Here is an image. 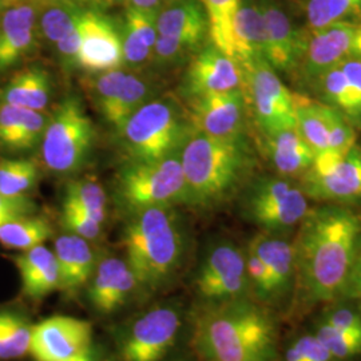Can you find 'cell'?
Segmentation results:
<instances>
[{
  "mask_svg": "<svg viewBox=\"0 0 361 361\" xmlns=\"http://www.w3.org/2000/svg\"><path fill=\"white\" fill-rule=\"evenodd\" d=\"M296 129L302 140L310 145L314 154L329 149L328 131L324 121L322 104L307 94H295Z\"/></svg>",
  "mask_w": 361,
  "mask_h": 361,
  "instance_id": "35",
  "label": "cell"
},
{
  "mask_svg": "<svg viewBox=\"0 0 361 361\" xmlns=\"http://www.w3.org/2000/svg\"><path fill=\"white\" fill-rule=\"evenodd\" d=\"M75 361H111L110 360V355L106 352L104 347H101L99 344L94 343V345L91 347L90 350L87 353H85L82 357H79Z\"/></svg>",
  "mask_w": 361,
  "mask_h": 361,
  "instance_id": "51",
  "label": "cell"
},
{
  "mask_svg": "<svg viewBox=\"0 0 361 361\" xmlns=\"http://www.w3.org/2000/svg\"><path fill=\"white\" fill-rule=\"evenodd\" d=\"M52 235L54 228L50 219L35 213L4 224L0 228V245L25 252L43 245Z\"/></svg>",
  "mask_w": 361,
  "mask_h": 361,
  "instance_id": "33",
  "label": "cell"
},
{
  "mask_svg": "<svg viewBox=\"0 0 361 361\" xmlns=\"http://www.w3.org/2000/svg\"><path fill=\"white\" fill-rule=\"evenodd\" d=\"M361 240V213L350 205L310 207L293 238L296 277L293 308L336 302Z\"/></svg>",
  "mask_w": 361,
  "mask_h": 361,
  "instance_id": "1",
  "label": "cell"
},
{
  "mask_svg": "<svg viewBox=\"0 0 361 361\" xmlns=\"http://www.w3.org/2000/svg\"><path fill=\"white\" fill-rule=\"evenodd\" d=\"M186 207L214 209L226 204L250 180L256 154L247 137L219 138L194 131L180 152Z\"/></svg>",
  "mask_w": 361,
  "mask_h": 361,
  "instance_id": "4",
  "label": "cell"
},
{
  "mask_svg": "<svg viewBox=\"0 0 361 361\" xmlns=\"http://www.w3.org/2000/svg\"><path fill=\"white\" fill-rule=\"evenodd\" d=\"M189 332L185 305L176 298L159 300L110 329V360L174 361Z\"/></svg>",
  "mask_w": 361,
  "mask_h": 361,
  "instance_id": "5",
  "label": "cell"
},
{
  "mask_svg": "<svg viewBox=\"0 0 361 361\" xmlns=\"http://www.w3.org/2000/svg\"><path fill=\"white\" fill-rule=\"evenodd\" d=\"M337 301L348 302L361 312V240L349 271L348 279L343 286V290Z\"/></svg>",
  "mask_w": 361,
  "mask_h": 361,
  "instance_id": "48",
  "label": "cell"
},
{
  "mask_svg": "<svg viewBox=\"0 0 361 361\" xmlns=\"http://www.w3.org/2000/svg\"><path fill=\"white\" fill-rule=\"evenodd\" d=\"M245 258L246 271H247L252 298H255L256 301L267 307H274L276 301H274L273 284H271V274L267 269L265 264L247 246L245 249Z\"/></svg>",
  "mask_w": 361,
  "mask_h": 361,
  "instance_id": "42",
  "label": "cell"
},
{
  "mask_svg": "<svg viewBox=\"0 0 361 361\" xmlns=\"http://www.w3.org/2000/svg\"><path fill=\"white\" fill-rule=\"evenodd\" d=\"M305 195L320 204H361V147L347 153L325 150L314 155L310 168L298 178Z\"/></svg>",
  "mask_w": 361,
  "mask_h": 361,
  "instance_id": "12",
  "label": "cell"
},
{
  "mask_svg": "<svg viewBox=\"0 0 361 361\" xmlns=\"http://www.w3.org/2000/svg\"><path fill=\"white\" fill-rule=\"evenodd\" d=\"M305 361H337L314 334L297 337Z\"/></svg>",
  "mask_w": 361,
  "mask_h": 361,
  "instance_id": "49",
  "label": "cell"
},
{
  "mask_svg": "<svg viewBox=\"0 0 361 361\" xmlns=\"http://www.w3.org/2000/svg\"><path fill=\"white\" fill-rule=\"evenodd\" d=\"M194 54H195L194 50L178 40L158 35V38L155 40L154 49L152 52V58L155 65L169 67V66L180 65L188 58H192Z\"/></svg>",
  "mask_w": 361,
  "mask_h": 361,
  "instance_id": "44",
  "label": "cell"
},
{
  "mask_svg": "<svg viewBox=\"0 0 361 361\" xmlns=\"http://www.w3.org/2000/svg\"><path fill=\"white\" fill-rule=\"evenodd\" d=\"M168 0H126V7L130 8H135L140 11L145 13H159V10L162 8V6L166 3Z\"/></svg>",
  "mask_w": 361,
  "mask_h": 361,
  "instance_id": "50",
  "label": "cell"
},
{
  "mask_svg": "<svg viewBox=\"0 0 361 361\" xmlns=\"http://www.w3.org/2000/svg\"><path fill=\"white\" fill-rule=\"evenodd\" d=\"M114 201L126 219L152 207H186L180 153L153 162H128L116 174Z\"/></svg>",
  "mask_w": 361,
  "mask_h": 361,
  "instance_id": "7",
  "label": "cell"
},
{
  "mask_svg": "<svg viewBox=\"0 0 361 361\" xmlns=\"http://www.w3.org/2000/svg\"><path fill=\"white\" fill-rule=\"evenodd\" d=\"M310 207V198L300 183L279 174L249 180L240 197L241 216L261 232H292Z\"/></svg>",
  "mask_w": 361,
  "mask_h": 361,
  "instance_id": "8",
  "label": "cell"
},
{
  "mask_svg": "<svg viewBox=\"0 0 361 361\" xmlns=\"http://www.w3.org/2000/svg\"><path fill=\"white\" fill-rule=\"evenodd\" d=\"M233 56L244 66L265 59V26L258 0H241L233 23Z\"/></svg>",
  "mask_w": 361,
  "mask_h": 361,
  "instance_id": "29",
  "label": "cell"
},
{
  "mask_svg": "<svg viewBox=\"0 0 361 361\" xmlns=\"http://www.w3.org/2000/svg\"><path fill=\"white\" fill-rule=\"evenodd\" d=\"M158 35L176 39L197 52L207 43L209 22L198 0H168L157 15Z\"/></svg>",
  "mask_w": 361,
  "mask_h": 361,
  "instance_id": "23",
  "label": "cell"
},
{
  "mask_svg": "<svg viewBox=\"0 0 361 361\" xmlns=\"http://www.w3.org/2000/svg\"><path fill=\"white\" fill-rule=\"evenodd\" d=\"M152 92L149 80L121 68L97 74L91 87L95 107L116 134L130 116L150 101Z\"/></svg>",
  "mask_w": 361,
  "mask_h": 361,
  "instance_id": "17",
  "label": "cell"
},
{
  "mask_svg": "<svg viewBox=\"0 0 361 361\" xmlns=\"http://www.w3.org/2000/svg\"><path fill=\"white\" fill-rule=\"evenodd\" d=\"M247 247L262 259L271 274L276 305L292 298L296 277L293 240L288 238V234L259 232Z\"/></svg>",
  "mask_w": 361,
  "mask_h": 361,
  "instance_id": "22",
  "label": "cell"
},
{
  "mask_svg": "<svg viewBox=\"0 0 361 361\" xmlns=\"http://www.w3.org/2000/svg\"><path fill=\"white\" fill-rule=\"evenodd\" d=\"M20 276V295L27 304L37 305L54 292L61 290L58 261L51 249L35 246L13 256Z\"/></svg>",
  "mask_w": 361,
  "mask_h": 361,
  "instance_id": "24",
  "label": "cell"
},
{
  "mask_svg": "<svg viewBox=\"0 0 361 361\" xmlns=\"http://www.w3.org/2000/svg\"><path fill=\"white\" fill-rule=\"evenodd\" d=\"M314 335L337 361L348 360L361 355V335L341 332L324 322L316 325Z\"/></svg>",
  "mask_w": 361,
  "mask_h": 361,
  "instance_id": "40",
  "label": "cell"
},
{
  "mask_svg": "<svg viewBox=\"0 0 361 361\" xmlns=\"http://www.w3.org/2000/svg\"><path fill=\"white\" fill-rule=\"evenodd\" d=\"M352 61H361V19L310 32L307 51L295 75L305 87L324 70Z\"/></svg>",
  "mask_w": 361,
  "mask_h": 361,
  "instance_id": "14",
  "label": "cell"
},
{
  "mask_svg": "<svg viewBox=\"0 0 361 361\" xmlns=\"http://www.w3.org/2000/svg\"><path fill=\"white\" fill-rule=\"evenodd\" d=\"M189 344L201 361H279L271 308L252 297L190 312Z\"/></svg>",
  "mask_w": 361,
  "mask_h": 361,
  "instance_id": "2",
  "label": "cell"
},
{
  "mask_svg": "<svg viewBox=\"0 0 361 361\" xmlns=\"http://www.w3.org/2000/svg\"><path fill=\"white\" fill-rule=\"evenodd\" d=\"M243 92L261 135L296 128V99L267 59L241 66Z\"/></svg>",
  "mask_w": 361,
  "mask_h": 361,
  "instance_id": "11",
  "label": "cell"
},
{
  "mask_svg": "<svg viewBox=\"0 0 361 361\" xmlns=\"http://www.w3.org/2000/svg\"><path fill=\"white\" fill-rule=\"evenodd\" d=\"M61 221L66 232L77 234L82 238L89 241L97 240L102 234L104 224L92 219L87 213L79 210L78 207H71L68 204L62 205Z\"/></svg>",
  "mask_w": 361,
  "mask_h": 361,
  "instance_id": "43",
  "label": "cell"
},
{
  "mask_svg": "<svg viewBox=\"0 0 361 361\" xmlns=\"http://www.w3.org/2000/svg\"><path fill=\"white\" fill-rule=\"evenodd\" d=\"M343 82L337 95V111L356 130H361V61L341 63Z\"/></svg>",
  "mask_w": 361,
  "mask_h": 361,
  "instance_id": "39",
  "label": "cell"
},
{
  "mask_svg": "<svg viewBox=\"0 0 361 361\" xmlns=\"http://www.w3.org/2000/svg\"><path fill=\"white\" fill-rule=\"evenodd\" d=\"M52 252L59 267L61 290L70 298L77 296L85 290L97 265L98 255L91 241L66 232L55 238Z\"/></svg>",
  "mask_w": 361,
  "mask_h": 361,
  "instance_id": "25",
  "label": "cell"
},
{
  "mask_svg": "<svg viewBox=\"0 0 361 361\" xmlns=\"http://www.w3.org/2000/svg\"><path fill=\"white\" fill-rule=\"evenodd\" d=\"M83 292L91 310L101 317L114 316L137 301H145L141 285L126 258L111 253L98 256Z\"/></svg>",
  "mask_w": 361,
  "mask_h": 361,
  "instance_id": "13",
  "label": "cell"
},
{
  "mask_svg": "<svg viewBox=\"0 0 361 361\" xmlns=\"http://www.w3.org/2000/svg\"><path fill=\"white\" fill-rule=\"evenodd\" d=\"M121 37L125 65H143L152 58L158 38L157 13L126 7L125 19L121 23Z\"/></svg>",
  "mask_w": 361,
  "mask_h": 361,
  "instance_id": "30",
  "label": "cell"
},
{
  "mask_svg": "<svg viewBox=\"0 0 361 361\" xmlns=\"http://www.w3.org/2000/svg\"><path fill=\"white\" fill-rule=\"evenodd\" d=\"M186 111L195 131L219 138L246 135L249 111L243 90L214 92L189 99Z\"/></svg>",
  "mask_w": 361,
  "mask_h": 361,
  "instance_id": "19",
  "label": "cell"
},
{
  "mask_svg": "<svg viewBox=\"0 0 361 361\" xmlns=\"http://www.w3.org/2000/svg\"><path fill=\"white\" fill-rule=\"evenodd\" d=\"M92 324L66 314H54L34 324L30 356L34 361H75L94 345Z\"/></svg>",
  "mask_w": 361,
  "mask_h": 361,
  "instance_id": "15",
  "label": "cell"
},
{
  "mask_svg": "<svg viewBox=\"0 0 361 361\" xmlns=\"http://www.w3.org/2000/svg\"><path fill=\"white\" fill-rule=\"evenodd\" d=\"M194 131L188 111L164 97L141 106L118 135L128 162H153L180 153Z\"/></svg>",
  "mask_w": 361,
  "mask_h": 361,
  "instance_id": "6",
  "label": "cell"
},
{
  "mask_svg": "<svg viewBox=\"0 0 361 361\" xmlns=\"http://www.w3.org/2000/svg\"><path fill=\"white\" fill-rule=\"evenodd\" d=\"M322 322L341 332L361 335V312L348 302L336 301L335 307L325 312Z\"/></svg>",
  "mask_w": 361,
  "mask_h": 361,
  "instance_id": "45",
  "label": "cell"
},
{
  "mask_svg": "<svg viewBox=\"0 0 361 361\" xmlns=\"http://www.w3.org/2000/svg\"><path fill=\"white\" fill-rule=\"evenodd\" d=\"M265 26V59L280 75L296 73L307 51L310 31L298 26L277 0H258Z\"/></svg>",
  "mask_w": 361,
  "mask_h": 361,
  "instance_id": "16",
  "label": "cell"
},
{
  "mask_svg": "<svg viewBox=\"0 0 361 361\" xmlns=\"http://www.w3.org/2000/svg\"><path fill=\"white\" fill-rule=\"evenodd\" d=\"M34 324L22 298L0 304V361H20L30 356Z\"/></svg>",
  "mask_w": 361,
  "mask_h": 361,
  "instance_id": "28",
  "label": "cell"
},
{
  "mask_svg": "<svg viewBox=\"0 0 361 361\" xmlns=\"http://www.w3.org/2000/svg\"><path fill=\"white\" fill-rule=\"evenodd\" d=\"M47 118L42 111L0 104V150L6 153H25L42 142Z\"/></svg>",
  "mask_w": 361,
  "mask_h": 361,
  "instance_id": "26",
  "label": "cell"
},
{
  "mask_svg": "<svg viewBox=\"0 0 361 361\" xmlns=\"http://www.w3.org/2000/svg\"><path fill=\"white\" fill-rule=\"evenodd\" d=\"M192 286L198 307L252 297L245 250L226 240L212 244L198 264Z\"/></svg>",
  "mask_w": 361,
  "mask_h": 361,
  "instance_id": "10",
  "label": "cell"
},
{
  "mask_svg": "<svg viewBox=\"0 0 361 361\" xmlns=\"http://www.w3.org/2000/svg\"><path fill=\"white\" fill-rule=\"evenodd\" d=\"M307 30L314 32L341 22L361 19V0H304Z\"/></svg>",
  "mask_w": 361,
  "mask_h": 361,
  "instance_id": "34",
  "label": "cell"
},
{
  "mask_svg": "<svg viewBox=\"0 0 361 361\" xmlns=\"http://www.w3.org/2000/svg\"><path fill=\"white\" fill-rule=\"evenodd\" d=\"M243 86L241 66L209 40L192 56L182 78L180 94L189 101L214 92L243 90Z\"/></svg>",
  "mask_w": 361,
  "mask_h": 361,
  "instance_id": "18",
  "label": "cell"
},
{
  "mask_svg": "<svg viewBox=\"0 0 361 361\" xmlns=\"http://www.w3.org/2000/svg\"><path fill=\"white\" fill-rule=\"evenodd\" d=\"M122 245L145 301L176 285L188 253V235L176 207H152L129 216Z\"/></svg>",
  "mask_w": 361,
  "mask_h": 361,
  "instance_id": "3",
  "label": "cell"
},
{
  "mask_svg": "<svg viewBox=\"0 0 361 361\" xmlns=\"http://www.w3.org/2000/svg\"><path fill=\"white\" fill-rule=\"evenodd\" d=\"M50 74L39 67L31 66L16 73L1 92L3 104L43 111L51 99Z\"/></svg>",
  "mask_w": 361,
  "mask_h": 361,
  "instance_id": "31",
  "label": "cell"
},
{
  "mask_svg": "<svg viewBox=\"0 0 361 361\" xmlns=\"http://www.w3.org/2000/svg\"><path fill=\"white\" fill-rule=\"evenodd\" d=\"M38 213L37 202L30 195H4L0 194V228L13 221Z\"/></svg>",
  "mask_w": 361,
  "mask_h": 361,
  "instance_id": "46",
  "label": "cell"
},
{
  "mask_svg": "<svg viewBox=\"0 0 361 361\" xmlns=\"http://www.w3.org/2000/svg\"><path fill=\"white\" fill-rule=\"evenodd\" d=\"M39 180L38 165L26 158L0 159V194L28 195Z\"/></svg>",
  "mask_w": 361,
  "mask_h": 361,
  "instance_id": "37",
  "label": "cell"
},
{
  "mask_svg": "<svg viewBox=\"0 0 361 361\" xmlns=\"http://www.w3.org/2000/svg\"><path fill=\"white\" fill-rule=\"evenodd\" d=\"M79 3L83 7H89V8H99L102 10L104 7H111L116 4H125L126 0H74Z\"/></svg>",
  "mask_w": 361,
  "mask_h": 361,
  "instance_id": "52",
  "label": "cell"
},
{
  "mask_svg": "<svg viewBox=\"0 0 361 361\" xmlns=\"http://www.w3.org/2000/svg\"><path fill=\"white\" fill-rule=\"evenodd\" d=\"M63 204L78 207L101 224H104L107 219V195L102 185L95 180L68 182Z\"/></svg>",
  "mask_w": 361,
  "mask_h": 361,
  "instance_id": "38",
  "label": "cell"
},
{
  "mask_svg": "<svg viewBox=\"0 0 361 361\" xmlns=\"http://www.w3.org/2000/svg\"><path fill=\"white\" fill-rule=\"evenodd\" d=\"M322 110L329 138V149L347 153L357 146V130L349 123L348 119L326 104H322Z\"/></svg>",
  "mask_w": 361,
  "mask_h": 361,
  "instance_id": "41",
  "label": "cell"
},
{
  "mask_svg": "<svg viewBox=\"0 0 361 361\" xmlns=\"http://www.w3.org/2000/svg\"><path fill=\"white\" fill-rule=\"evenodd\" d=\"M0 1H1L3 7H8V6H13V4L20 3V1H26V0H0Z\"/></svg>",
  "mask_w": 361,
  "mask_h": 361,
  "instance_id": "53",
  "label": "cell"
},
{
  "mask_svg": "<svg viewBox=\"0 0 361 361\" xmlns=\"http://www.w3.org/2000/svg\"><path fill=\"white\" fill-rule=\"evenodd\" d=\"M83 18H85V13H83V16L79 20L77 26L74 27L66 35L65 38L55 44V49H56V52L59 55V59H61L62 65L67 67V68H70V70L77 67L78 54H79L82 42H83V38H85V22H83Z\"/></svg>",
  "mask_w": 361,
  "mask_h": 361,
  "instance_id": "47",
  "label": "cell"
},
{
  "mask_svg": "<svg viewBox=\"0 0 361 361\" xmlns=\"http://www.w3.org/2000/svg\"><path fill=\"white\" fill-rule=\"evenodd\" d=\"M97 131L85 106L75 95H68L56 106L42 138V159L55 174H73L90 158Z\"/></svg>",
  "mask_w": 361,
  "mask_h": 361,
  "instance_id": "9",
  "label": "cell"
},
{
  "mask_svg": "<svg viewBox=\"0 0 361 361\" xmlns=\"http://www.w3.org/2000/svg\"><path fill=\"white\" fill-rule=\"evenodd\" d=\"M85 38L78 54L77 67L102 74L125 65L121 25L99 8H86Z\"/></svg>",
  "mask_w": 361,
  "mask_h": 361,
  "instance_id": "20",
  "label": "cell"
},
{
  "mask_svg": "<svg viewBox=\"0 0 361 361\" xmlns=\"http://www.w3.org/2000/svg\"><path fill=\"white\" fill-rule=\"evenodd\" d=\"M44 0H26L0 13V73L16 65L39 38L38 18Z\"/></svg>",
  "mask_w": 361,
  "mask_h": 361,
  "instance_id": "21",
  "label": "cell"
},
{
  "mask_svg": "<svg viewBox=\"0 0 361 361\" xmlns=\"http://www.w3.org/2000/svg\"><path fill=\"white\" fill-rule=\"evenodd\" d=\"M86 8L74 0H44L38 18L39 38L55 46L77 26Z\"/></svg>",
  "mask_w": 361,
  "mask_h": 361,
  "instance_id": "32",
  "label": "cell"
},
{
  "mask_svg": "<svg viewBox=\"0 0 361 361\" xmlns=\"http://www.w3.org/2000/svg\"><path fill=\"white\" fill-rule=\"evenodd\" d=\"M262 140L265 154L279 176L292 180L300 178L314 159V152L302 140L296 128L262 135Z\"/></svg>",
  "mask_w": 361,
  "mask_h": 361,
  "instance_id": "27",
  "label": "cell"
},
{
  "mask_svg": "<svg viewBox=\"0 0 361 361\" xmlns=\"http://www.w3.org/2000/svg\"><path fill=\"white\" fill-rule=\"evenodd\" d=\"M209 22V40L233 56V23L241 0H198Z\"/></svg>",
  "mask_w": 361,
  "mask_h": 361,
  "instance_id": "36",
  "label": "cell"
},
{
  "mask_svg": "<svg viewBox=\"0 0 361 361\" xmlns=\"http://www.w3.org/2000/svg\"><path fill=\"white\" fill-rule=\"evenodd\" d=\"M1 8H3V4H1V1H0V11H1Z\"/></svg>",
  "mask_w": 361,
  "mask_h": 361,
  "instance_id": "54",
  "label": "cell"
}]
</instances>
